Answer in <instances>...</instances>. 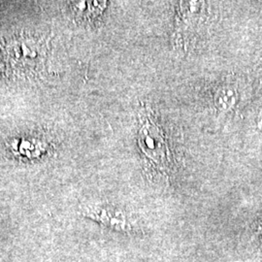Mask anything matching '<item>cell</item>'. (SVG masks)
<instances>
[{
  "mask_svg": "<svg viewBox=\"0 0 262 262\" xmlns=\"http://www.w3.org/2000/svg\"><path fill=\"white\" fill-rule=\"evenodd\" d=\"M139 145L143 152L158 164L164 163L168 159V150L161 131L150 120H146L141 126Z\"/></svg>",
  "mask_w": 262,
  "mask_h": 262,
  "instance_id": "1",
  "label": "cell"
},
{
  "mask_svg": "<svg viewBox=\"0 0 262 262\" xmlns=\"http://www.w3.org/2000/svg\"><path fill=\"white\" fill-rule=\"evenodd\" d=\"M237 95L233 89L223 88L215 94V102L222 110H228L232 108L236 103Z\"/></svg>",
  "mask_w": 262,
  "mask_h": 262,
  "instance_id": "2",
  "label": "cell"
},
{
  "mask_svg": "<svg viewBox=\"0 0 262 262\" xmlns=\"http://www.w3.org/2000/svg\"><path fill=\"white\" fill-rule=\"evenodd\" d=\"M257 125L259 128H262V109L258 115V118H257Z\"/></svg>",
  "mask_w": 262,
  "mask_h": 262,
  "instance_id": "3",
  "label": "cell"
}]
</instances>
